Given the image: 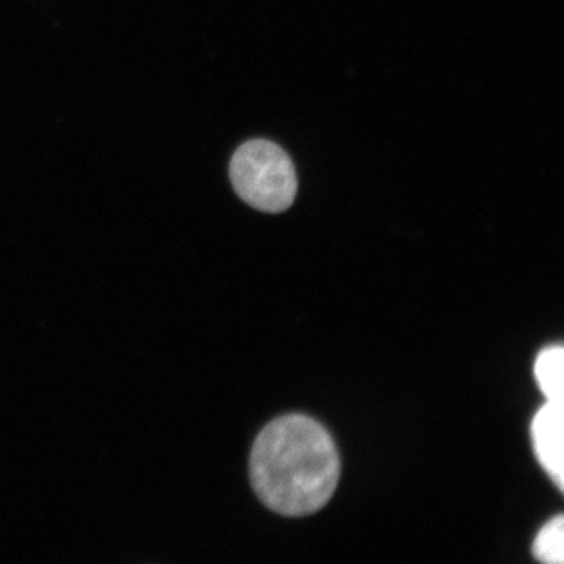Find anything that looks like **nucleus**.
I'll return each instance as SVG.
<instances>
[{"label": "nucleus", "instance_id": "f257e3e1", "mask_svg": "<svg viewBox=\"0 0 564 564\" xmlns=\"http://www.w3.org/2000/svg\"><path fill=\"white\" fill-rule=\"evenodd\" d=\"M340 477V458L328 430L303 414L274 419L256 437L250 456L254 492L288 518L321 511Z\"/></svg>", "mask_w": 564, "mask_h": 564}, {"label": "nucleus", "instance_id": "f03ea898", "mask_svg": "<svg viewBox=\"0 0 564 564\" xmlns=\"http://www.w3.org/2000/svg\"><path fill=\"white\" fill-rule=\"evenodd\" d=\"M229 177L245 203L269 214L288 210L299 192L295 166L288 152L273 141L243 143L234 152Z\"/></svg>", "mask_w": 564, "mask_h": 564}, {"label": "nucleus", "instance_id": "7ed1b4c3", "mask_svg": "<svg viewBox=\"0 0 564 564\" xmlns=\"http://www.w3.org/2000/svg\"><path fill=\"white\" fill-rule=\"evenodd\" d=\"M563 429L564 408L563 403L556 402H545L534 414L530 429L538 462L560 491L564 488Z\"/></svg>", "mask_w": 564, "mask_h": 564}, {"label": "nucleus", "instance_id": "20e7f679", "mask_svg": "<svg viewBox=\"0 0 564 564\" xmlns=\"http://www.w3.org/2000/svg\"><path fill=\"white\" fill-rule=\"evenodd\" d=\"M534 378L547 402H564V350L560 345L544 348L534 362Z\"/></svg>", "mask_w": 564, "mask_h": 564}, {"label": "nucleus", "instance_id": "39448f33", "mask_svg": "<svg viewBox=\"0 0 564 564\" xmlns=\"http://www.w3.org/2000/svg\"><path fill=\"white\" fill-rule=\"evenodd\" d=\"M533 556L544 564L564 562V518L562 514L549 521L534 538Z\"/></svg>", "mask_w": 564, "mask_h": 564}]
</instances>
